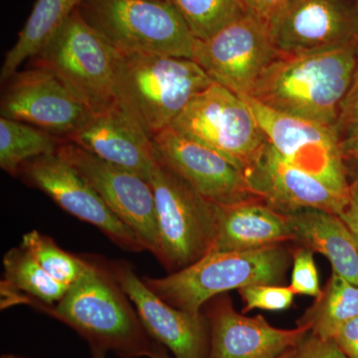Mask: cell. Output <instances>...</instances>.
Listing matches in <instances>:
<instances>
[{
  "mask_svg": "<svg viewBox=\"0 0 358 358\" xmlns=\"http://www.w3.org/2000/svg\"><path fill=\"white\" fill-rule=\"evenodd\" d=\"M86 274L52 306L30 301L33 308L74 329L90 348L121 358L150 357L155 341L107 262L89 258Z\"/></svg>",
  "mask_w": 358,
  "mask_h": 358,
  "instance_id": "1",
  "label": "cell"
},
{
  "mask_svg": "<svg viewBox=\"0 0 358 358\" xmlns=\"http://www.w3.org/2000/svg\"><path fill=\"white\" fill-rule=\"evenodd\" d=\"M358 62V42L301 55H280L251 96L271 109L338 129L341 103Z\"/></svg>",
  "mask_w": 358,
  "mask_h": 358,
  "instance_id": "2",
  "label": "cell"
},
{
  "mask_svg": "<svg viewBox=\"0 0 358 358\" xmlns=\"http://www.w3.org/2000/svg\"><path fill=\"white\" fill-rule=\"evenodd\" d=\"M213 83L192 59L119 54L115 103L152 138Z\"/></svg>",
  "mask_w": 358,
  "mask_h": 358,
  "instance_id": "3",
  "label": "cell"
},
{
  "mask_svg": "<svg viewBox=\"0 0 358 358\" xmlns=\"http://www.w3.org/2000/svg\"><path fill=\"white\" fill-rule=\"evenodd\" d=\"M292 259V252L284 244L246 251L209 252L166 277L143 280L173 307L199 313L209 301L231 289L281 284Z\"/></svg>",
  "mask_w": 358,
  "mask_h": 358,
  "instance_id": "4",
  "label": "cell"
},
{
  "mask_svg": "<svg viewBox=\"0 0 358 358\" xmlns=\"http://www.w3.org/2000/svg\"><path fill=\"white\" fill-rule=\"evenodd\" d=\"M78 10L122 55L193 60L194 36L169 0H83Z\"/></svg>",
  "mask_w": 358,
  "mask_h": 358,
  "instance_id": "5",
  "label": "cell"
},
{
  "mask_svg": "<svg viewBox=\"0 0 358 358\" xmlns=\"http://www.w3.org/2000/svg\"><path fill=\"white\" fill-rule=\"evenodd\" d=\"M148 182L159 232L157 259L169 272H178L210 252L217 233L218 205L207 201L159 160Z\"/></svg>",
  "mask_w": 358,
  "mask_h": 358,
  "instance_id": "6",
  "label": "cell"
},
{
  "mask_svg": "<svg viewBox=\"0 0 358 358\" xmlns=\"http://www.w3.org/2000/svg\"><path fill=\"white\" fill-rule=\"evenodd\" d=\"M117 58L119 53L84 20L77 9L33 59L34 67L55 75L96 114L115 103Z\"/></svg>",
  "mask_w": 358,
  "mask_h": 358,
  "instance_id": "7",
  "label": "cell"
},
{
  "mask_svg": "<svg viewBox=\"0 0 358 358\" xmlns=\"http://www.w3.org/2000/svg\"><path fill=\"white\" fill-rule=\"evenodd\" d=\"M171 128L216 150L243 171L268 143L244 98L216 83L195 96Z\"/></svg>",
  "mask_w": 358,
  "mask_h": 358,
  "instance_id": "8",
  "label": "cell"
},
{
  "mask_svg": "<svg viewBox=\"0 0 358 358\" xmlns=\"http://www.w3.org/2000/svg\"><path fill=\"white\" fill-rule=\"evenodd\" d=\"M273 148L293 166L348 199L350 178L339 147L338 129L282 114L253 96H242Z\"/></svg>",
  "mask_w": 358,
  "mask_h": 358,
  "instance_id": "9",
  "label": "cell"
},
{
  "mask_svg": "<svg viewBox=\"0 0 358 358\" xmlns=\"http://www.w3.org/2000/svg\"><path fill=\"white\" fill-rule=\"evenodd\" d=\"M281 54L267 22L247 13L210 38L195 39L193 60L214 83L240 96H251L266 68Z\"/></svg>",
  "mask_w": 358,
  "mask_h": 358,
  "instance_id": "10",
  "label": "cell"
},
{
  "mask_svg": "<svg viewBox=\"0 0 358 358\" xmlns=\"http://www.w3.org/2000/svg\"><path fill=\"white\" fill-rule=\"evenodd\" d=\"M56 154L67 160L93 186L110 210L157 258L159 232L150 182L133 171L99 159L71 141H63Z\"/></svg>",
  "mask_w": 358,
  "mask_h": 358,
  "instance_id": "11",
  "label": "cell"
},
{
  "mask_svg": "<svg viewBox=\"0 0 358 358\" xmlns=\"http://www.w3.org/2000/svg\"><path fill=\"white\" fill-rule=\"evenodd\" d=\"M267 24L281 55H301L358 42L355 0H287Z\"/></svg>",
  "mask_w": 358,
  "mask_h": 358,
  "instance_id": "12",
  "label": "cell"
},
{
  "mask_svg": "<svg viewBox=\"0 0 358 358\" xmlns=\"http://www.w3.org/2000/svg\"><path fill=\"white\" fill-rule=\"evenodd\" d=\"M26 182L38 188L71 215L91 224L113 243L129 252L147 251L140 238L122 222L67 160L57 154L28 160L20 174Z\"/></svg>",
  "mask_w": 358,
  "mask_h": 358,
  "instance_id": "13",
  "label": "cell"
},
{
  "mask_svg": "<svg viewBox=\"0 0 358 358\" xmlns=\"http://www.w3.org/2000/svg\"><path fill=\"white\" fill-rule=\"evenodd\" d=\"M8 82L0 103L1 117L67 140L94 115L55 75L42 68L16 72Z\"/></svg>",
  "mask_w": 358,
  "mask_h": 358,
  "instance_id": "14",
  "label": "cell"
},
{
  "mask_svg": "<svg viewBox=\"0 0 358 358\" xmlns=\"http://www.w3.org/2000/svg\"><path fill=\"white\" fill-rule=\"evenodd\" d=\"M160 164L171 169L203 199L227 206L258 199L250 190L243 171L216 150L167 128L152 138Z\"/></svg>",
  "mask_w": 358,
  "mask_h": 358,
  "instance_id": "15",
  "label": "cell"
},
{
  "mask_svg": "<svg viewBox=\"0 0 358 358\" xmlns=\"http://www.w3.org/2000/svg\"><path fill=\"white\" fill-rule=\"evenodd\" d=\"M150 336L174 358H208L210 331L206 317L169 305L155 294L124 261L107 262Z\"/></svg>",
  "mask_w": 358,
  "mask_h": 358,
  "instance_id": "16",
  "label": "cell"
},
{
  "mask_svg": "<svg viewBox=\"0 0 358 358\" xmlns=\"http://www.w3.org/2000/svg\"><path fill=\"white\" fill-rule=\"evenodd\" d=\"M244 173L251 192L282 215L317 208L341 216L348 204L346 197L289 164L268 141Z\"/></svg>",
  "mask_w": 358,
  "mask_h": 358,
  "instance_id": "17",
  "label": "cell"
},
{
  "mask_svg": "<svg viewBox=\"0 0 358 358\" xmlns=\"http://www.w3.org/2000/svg\"><path fill=\"white\" fill-rule=\"evenodd\" d=\"M206 319L210 331L208 358H278L310 334L308 327L277 329L263 315L245 317L227 296L208 306Z\"/></svg>",
  "mask_w": 358,
  "mask_h": 358,
  "instance_id": "18",
  "label": "cell"
},
{
  "mask_svg": "<svg viewBox=\"0 0 358 358\" xmlns=\"http://www.w3.org/2000/svg\"><path fill=\"white\" fill-rule=\"evenodd\" d=\"M66 141L147 181L157 164L152 138L117 103L92 115Z\"/></svg>",
  "mask_w": 358,
  "mask_h": 358,
  "instance_id": "19",
  "label": "cell"
},
{
  "mask_svg": "<svg viewBox=\"0 0 358 358\" xmlns=\"http://www.w3.org/2000/svg\"><path fill=\"white\" fill-rule=\"evenodd\" d=\"M294 241L286 216L260 199L219 206L218 227L210 252L246 251Z\"/></svg>",
  "mask_w": 358,
  "mask_h": 358,
  "instance_id": "20",
  "label": "cell"
},
{
  "mask_svg": "<svg viewBox=\"0 0 358 358\" xmlns=\"http://www.w3.org/2000/svg\"><path fill=\"white\" fill-rule=\"evenodd\" d=\"M285 216L294 242L326 256L334 272L358 286V243L341 216L317 208L301 209Z\"/></svg>",
  "mask_w": 358,
  "mask_h": 358,
  "instance_id": "21",
  "label": "cell"
},
{
  "mask_svg": "<svg viewBox=\"0 0 358 358\" xmlns=\"http://www.w3.org/2000/svg\"><path fill=\"white\" fill-rule=\"evenodd\" d=\"M83 0H36L17 41L7 52L0 79L6 82L18 72L25 60L38 55L45 45L79 8Z\"/></svg>",
  "mask_w": 358,
  "mask_h": 358,
  "instance_id": "22",
  "label": "cell"
},
{
  "mask_svg": "<svg viewBox=\"0 0 358 358\" xmlns=\"http://www.w3.org/2000/svg\"><path fill=\"white\" fill-rule=\"evenodd\" d=\"M358 317V286L334 272L315 303L296 322L308 327L310 334L331 339L346 322Z\"/></svg>",
  "mask_w": 358,
  "mask_h": 358,
  "instance_id": "23",
  "label": "cell"
},
{
  "mask_svg": "<svg viewBox=\"0 0 358 358\" xmlns=\"http://www.w3.org/2000/svg\"><path fill=\"white\" fill-rule=\"evenodd\" d=\"M4 286L2 289L24 293L13 294L11 303L37 301L46 306L58 303L68 287L56 281L22 247L7 251L3 257Z\"/></svg>",
  "mask_w": 358,
  "mask_h": 358,
  "instance_id": "24",
  "label": "cell"
},
{
  "mask_svg": "<svg viewBox=\"0 0 358 358\" xmlns=\"http://www.w3.org/2000/svg\"><path fill=\"white\" fill-rule=\"evenodd\" d=\"M63 141L31 124L0 117V167L10 176H18L25 162L56 154Z\"/></svg>",
  "mask_w": 358,
  "mask_h": 358,
  "instance_id": "25",
  "label": "cell"
},
{
  "mask_svg": "<svg viewBox=\"0 0 358 358\" xmlns=\"http://www.w3.org/2000/svg\"><path fill=\"white\" fill-rule=\"evenodd\" d=\"M196 40L210 38L246 15L242 0H169Z\"/></svg>",
  "mask_w": 358,
  "mask_h": 358,
  "instance_id": "26",
  "label": "cell"
},
{
  "mask_svg": "<svg viewBox=\"0 0 358 358\" xmlns=\"http://www.w3.org/2000/svg\"><path fill=\"white\" fill-rule=\"evenodd\" d=\"M20 246L39 263L56 281L70 288L79 281L91 262L89 259L73 255L55 243L51 237L32 230L23 235Z\"/></svg>",
  "mask_w": 358,
  "mask_h": 358,
  "instance_id": "27",
  "label": "cell"
},
{
  "mask_svg": "<svg viewBox=\"0 0 358 358\" xmlns=\"http://www.w3.org/2000/svg\"><path fill=\"white\" fill-rule=\"evenodd\" d=\"M245 303L243 313L260 308L271 312L285 310L293 305L294 292L291 287L279 285H251L238 289Z\"/></svg>",
  "mask_w": 358,
  "mask_h": 358,
  "instance_id": "28",
  "label": "cell"
},
{
  "mask_svg": "<svg viewBox=\"0 0 358 358\" xmlns=\"http://www.w3.org/2000/svg\"><path fill=\"white\" fill-rule=\"evenodd\" d=\"M289 287L296 294L317 299L322 294L313 250L301 247L293 252V274Z\"/></svg>",
  "mask_w": 358,
  "mask_h": 358,
  "instance_id": "29",
  "label": "cell"
},
{
  "mask_svg": "<svg viewBox=\"0 0 358 358\" xmlns=\"http://www.w3.org/2000/svg\"><path fill=\"white\" fill-rule=\"evenodd\" d=\"M293 358H348L334 338L322 339L308 334L296 346Z\"/></svg>",
  "mask_w": 358,
  "mask_h": 358,
  "instance_id": "30",
  "label": "cell"
},
{
  "mask_svg": "<svg viewBox=\"0 0 358 358\" xmlns=\"http://www.w3.org/2000/svg\"><path fill=\"white\" fill-rule=\"evenodd\" d=\"M357 124H358V62L353 74L352 84L341 103L338 131L345 127Z\"/></svg>",
  "mask_w": 358,
  "mask_h": 358,
  "instance_id": "31",
  "label": "cell"
},
{
  "mask_svg": "<svg viewBox=\"0 0 358 358\" xmlns=\"http://www.w3.org/2000/svg\"><path fill=\"white\" fill-rule=\"evenodd\" d=\"M339 147L345 166H358V124L339 129Z\"/></svg>",
  "mask_w": 358,
  "mask_h": 358,
  "instance_id": "32",
  "label": "cell"
},
{
  "mask_svg": "<svg viewBox=\"0 0 358 358\" xmlns=\"http://www.w3.org/2000/svg\"><path fill=\"white\" fill-rule=\"evenodd\" d=\"M348 358H358V317L346 322L334 338Z\"/></svg>",
  "mask_w": 358,
  "mask_h": 358,
  "instance_id": "33",
  "label": "cell"
},
{
  "mask_svg": "<svg viewBox=\"0 0 358 358\" xmlns=\"http://www.w3.org/2000/svg\"><path fill=\"white\" fill-rule=\"evenodd\" d=\"M287 0H242L247 13L268 22Z\"/></svg>",
  "mask_w": 358,
  "mask_h": 358,
  "instance_id": "34",
  "label": "cell"
},
{
  "mask_svg": "<svg viewBox=\"0 0 358 358\" xmlns=\"http://www.w3.org/2000/svg\"><path fill=\"white\" fill-rule=\"evenodd\" d=\"M341 217L350 229L358 228V173L350 182L348 204Z\"/></svg>",
  "mask_w": 358,
  "mask_h": 358,
  "instance_id": "35",
  "label": "cell"
},
{
  "mask_svg": "<svg viewBox=\"0 0 358 358\" xmlns=\"http://www.w3.org/2000/svg\"><path fill=\"white\" fill-rule=\"evenodd\" d=\"M150 358H171V357H169V352H167V348L155 341L154 352H152Z\"/></svg>",
  "mask_w": 358,
  "mask_h": 358,
  "instance_id": "36",
  "label": "cell"
},
{
  "mask_svg": "<svg viewBox=\"0 0 358 358\" xmlns=\"http://www.w3.org/2000/svg\"><path fill=\"white\" fill-rule=\"evenodd\" d=\"M92 358H106L107 353L100 352V350H92Z\"/></svg>",
  "mask_w": 358,
  "mask_h": 358,
  "instance_id": "37",
  "label": "cell"
},
{
  "mask_svg": "<svg viewBox=\"0 0 358 358\" xmlns=\"http://www.w3.org/2000/svg\"><path fill=\"white\" fill-rule=\"evenodd\" d=\"M296 348H293V350H288V352L282 353L281 357H279L278 358H293L294 352H296Z\"/></svg>",
  "mask_w": 358,
  "mask_h": 358,
  "instance_id": "38",
  "label": "cell"
},
{
  "mask_svg": "<svg viewBox=\"0 0 358 358\" xmlns=\"http://www.w3.org/2000/svg\"><path fill=\"white\" fill-rule=\"evenodd\" d=\"M0 358H26L23 357H20V355H11V353H6V355H1Z\"/></svg>",
  "mask_w": 358,
  "mask_h": 358,
  "instance_id": "39",
  "label": "cell"
},
{
  "mask_svg": "<svg viewBox=\"0 0 358 358\" xmlns=\"http://www.w3.org/2000/svg\"><path fill=\"white\" fill-rule=\"evenodd\" d=\"M352 230V229H350ZM353 232V234H355V239H357V243H358V228L357 229L352 230Z\"/></svg>",
  "mask_w": 358,
  "mask_h": 358,
  "instance_id": "40",
  "label": "cell"
},
{
  "mask_svg": "<svg viewBox=\"0 0 358 358\" xmlns=\"http://www.w3.org/2000/svg\"><path fill=\"white\" fill-rule=\"evenodd\" d=\"M355 6H357V9L358 11V0H355Z\"/></svg>",
  "mask_w": 358,
  "mask_h": 358,
  "instance_id": "41",
  "label": "cell"
}]
</instances>
